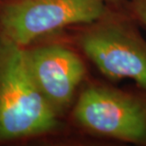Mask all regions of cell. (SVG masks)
<instances>
[{"mask_svg":"<svg viewBox=\"0 0 146 146\" xmlns=\"http://www.w3.org/2000/svg\"><path fill=\"white\" fill-rule=\"evenodd\" d=\"M59 116L40 92L28 68L25 48L0 37V139L49 133Z\"/></svg>","mask_w":146,"mask_h":146,"instance_id":"obj_1","label":"cell"},{"mask_svg":"<svg viewBox=\"0 0 146 146\" xmlns=\"http://www.w3.org/2000/svg\"><path fill=\"white\" fill-rule=\"evenodd\" d=\"M124 10L108 7L78 37L84 55L107 79H131L146 91V39Z\"/></svg>","mask_w":146,"mask_h":146,"instance_id":"obj_2","label":"cell"},{"mask_svg":"<svg viewBox=\"0 0 146 146\" xmlns=\"http://www.w3.org/2000/svg\"><path fill=\"white\" fill-rule=\"evenodd\" d=\"M74 119L90 134L135 144H146V91L106 84H89L73 109Z\"/></svg>","mask_w":146,"mask_h":146,"instance_id":"obj_3","label":"cell"},{"mask_svg":"<svg viewBox=\"0 0 146 146\" xmlns=\"http://www.w3.org/2000/svg\"><path fill=\"white\" fill-rule=\"evenodd\" d=\"M106 0H16L0 15L2 35L26 48L71 26H84L103 16Z\"/></svg>","mask_w":146,"mask_h":146,"instance_id":"obj_4","label":"cell"},{"mask_svg":"<svg viewBox=\"0 0 146 146\" xmlns=\"http://www.w3.org/2000/svg\"><path fill=\"white\" fill-rule=\"evenodd\" d=\"M28 68L44 98L58 116L71 106L86 75L81 55L60 44L25 48Z\"/></svg>","mask_w":146,"mask_h":146,"instance_id":"obj_5","label":"cell"},{"mask_svg":"<svg viewBox=\"0 0 146 146\" xmlns=\"http://www.w3.org/2000/svg\"><path fill=\"white\" fill-rule=\"evenodd\" d=\"M124 11L138 24L146 27V0H126Z\"/></svg>","mask_w":146,"mask_h":146,"instance_id":"obj_6","label":"cell"},{"mask_svg":"<svg viewBox=\"0 0 146 146\" xmlns=\"http://www.w3.org/2000/svg\"><path fill=\"white\" fill-rule=\"evenodd\" d=\"M106 2L107 3V5L111 8L122 10V9H124L126 0H106Z\"/></svg>","mask_w":146,"mask_h":146,"instance_id":"obj_7","label":"cell"}]
</instances>
